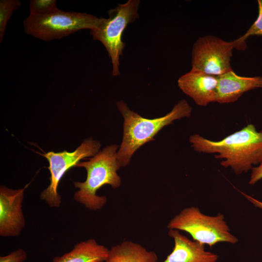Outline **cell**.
Listing matches in <instances>:
<instances>
[{
    "label": "cell",
    "instance_id": "15",
    "mask_svg": "<svg viewBox=\"0 0 262 262\" xmlns=\"http://www.w3.org/2000/svg\"><path fill=\"white\" fill-rule=\"evenodd\" d=\"M21 6L18 0H0V43L3 40L7 23L14 12Z\"/></svg>",
    "mask_w": 262,
    "mask_h": 262
},
{
    "label": "cell",
    "instance_id": "14",
    "mask_svg": "<svg viewBox=\"0 0 262 262\" xmlns=\"http://www.w3.org/2000/svg\"><path fill=\"white\" fill-rule=\"evenodd\" d=\"M153 251L130 240L124 241L111 247L105 262H158Z\"/></svg>",
    "mask_w": 262,
    "mask_h": 262
},
{
    "label": "cell",
    "instance_id": "6",
    "mask_svg": "<svg viewBox=\"0 0 262 262\" xmlns=\"http://www.w3.org/2000/svg\"><path fill=\"white\" fill-rule=\"evenodd\" d=\"M140 3L139 0H128L118 4L108 11L109 17H103L98 28L90 31L93 39L100 42L105 48L111 60L114 76L120 75V57L125 46L123 33L129 24L139 18Z\"/></svg>",
    "mask_w": 262,
    "mask_h": 262
},
{
    "label": "cell",
    "instance_id": "8",
    "mask_svg": "<svg viewBox=\"0 0 262 262\" xmlns=\"http://www.w3.org/2000/svg\"><path fill=\"white\" fill-rule=\"evenodd\" d=\"M234 48V41L211 35L199 37L193 46L191 70L215 76L232 70L230 59Z\"/></svg>",
    "mask_w": 262,
    "mask_h": 262
},
{
    "label": "cell",
    "instance_id": "12",
    "mask_svg": "<svg viewBox=\"0 0 262 262\" xmlns=\"http://www.w3.org/2000/svg\"><path fill=\"white\" fill-rule=\"evenodd\" d=\"M218 83L215 102L220 104L235 102L245 93L262 88V77H244L231 70L217 76Z\"/></svg>",
    "mask_w": 262,
    "mask_h": 262
},
{
    "label": "cell",
    "instance_id": "10",
    "mask_svg": "<svg viewBox=\"0 0 262 262\" xmlns=\"http://www.w3.org/2000/svg\"><path fill=\"white\" fill-rule=\"evenodd\" d=\"M218 83L217 76L192 70L178 80L180 89L200 106L215 102Z\"/></svg>",
    "mask_w": 262,
    "mask_h": 262
},
{
    "label": "cell",
    "instance_id": "16",
    "mask_svg": "<svg viewBox=\"0 0 262 262\" xmlns=\"http://www.w3.org/2000/svg\"><path fill=\"white\" fill-rule=\"evenodd\" d=\"M258 4L257 18L244 35L234 40L236 49H245L246 47V41L249 36L255 35L262 36V0H258Z\"/></svg>",
    "mask_w": 262,
    "mask_h": 262
},
{
    "label": "cell",
    "instance_id": "19",
    "mask_svg": "<svg viewBox=\"0 0 262 262\" xmlns=\"http://www.w3.org/2000/svg\"><path fill=\"white\" fill-rule=\"evenodd\" d=\"M262 179V160L257 166H254L251 169L250 179L248 183L254 185Z\"/></svg>",
    "mask_w": 262,
    "mask_h": 262
},
{
    "label": "cell",
    "instance_id": "9",
    "mask_svg": "<svg viewBox=\"0 0 262 262\" xmlns=\"http://www.w3.org/2000/svg\"><path fill=\"white\" fill-rule=\"evenodd\" d=\"M26 187L18 189L0 186V235L19 236L25 226L22 210Z\"/></svg>",
    "mask_w": 262,
    "mask_h": 262
},
{
    "label": "cell",
    "instance_id": "2",
    "mask_svg": "<svg viewBox=\"0 0 262 262\" xmlns=\"http://www.w3.org/2000/svg\"><path fill=\"white\" fill-rule=\"evenodd\" d=\"M116 106L124 118L122 142L117 155L121 167L127 166L136 151L146 143L154 140L155 136L165 126L176 120L189 117L192 108L183 99L163 116L149 119L131 110L123 100L116 103Z\"/></svg>",
    "mask_w": 262,
    "mask_h": 262
},
{
    "label": "cell",
    "instance_id": "17",
    "mask_svg": "<svg viewBox=\"0 0 262 262\" xmlns=\"http://www.w3.org/2000/svg\"><path fill=\"white\" fill-rule=\"evenodd\" d=\"M55 0H31L29 10L30 16H40L46 15L56 9Z\"/></svg>",
    "mask_w": 262,
    "mask_h": 262
},
{
    "label": "cell",
    "instance_id": "20",
    "mask_svg": "<svg viewBox=\"0 0 262 262\" xmlns=\"http://www.w3.org/2000/svg\"><path fill=\"white\" fill-rule=\"evenodd\" d=\"M242 194L251 203H252L256 207L261 209L262 210V202L260 201L256 198L246 195L243 192H241Z\"/></svg>",
    "mask_w": 262,
    "mask_h": 262
},
{
    "label": "cell",
    "instance_id": "5",
    "mask_svg": "<svg viewBox=\"0 0 262 262\" xmlns=\"http://www.w3.org/2000/svg\"><path fill=\"white\" fill-rule=\"evenodd\" d=\"M167 227L185 231L193 240L210 247L220 242L233 244L238 240L231 233L223 214L207 215L194 206L182 210L170 220Z\"/></svg>",
    "mask_w": 262,
    "mask_h": 262
},
{
    "label": "cell",
    "instance_id": "18",
    "mask_svg": "<svg viewBox=\"0 0 262 262\" xmlns=\"http://www.w3.org/2000/svg\"><path fill=\"white\" fill-rule=\"evenodd\" d=\"M26 252L19 248L9 254L0 257V262H24L27 259Z\"/></svg>",
    "mask_w": 262,
    "mask_h": 262
},
{
    "label": "cell",
    "instance_id": "7",
    "mask_svg": "<svg viewBox=\"0 0 262 262\" xmlns=\"http://www.w3.org/2000/svg\"><path fill=\"white\" fill-rule=\"evenodd\" d=\"M100 147L98 141L89 138L84 140L74 151H49L42 154L49 163L50 183L41 193L40 199L50 207H60L62 197L58 192V187L62 177L70 168L76 166L81 160L96 155L100 151Z\"/></svg>",
    "mask_w": 262,
    "mask_h": 262
},
{
    "label": "cell",
    "instance_id": "1",
    "mask_svg": "<svg viewBox=\"0 0 262 262\" xmlns=\"http://www.w3.org/2000/svg\"><path fill=\"white\" fill-rule=\"evenodd\" d=\"M189 142L196 152L215 154V159L222 160V166L230 167L236 175L251 170L262 160V130L258 131L252 124L219 141L195 134Z\"/></svg>",
    "mask_w": 262,
    "mask_h": 262
},
{
    "label": "cell",
    "instance_id": "4",
    "mask_svg": "<svg viewBox=\"0 0 262 262\" xmlns=\"http://www.w3.org/2000/svg\"><path fill=\"white\" fill-rule=\"evenodd\" d=\"M103 18L57 8L43 16L29 15L23 21V27L25 33L47 41L61 39L81 30H95L98 28Z\"/></svg>",
    "mask_w": 262,
    "mask_h": 262
},
{
    "label": "cell",
    "instance_id": "11",
    "mask_svg": "<svg viewBox=\"0 0 262 262\" xmlns=\"http://www.w3.org/2000/svg\"><path fill=\"white\" fill-rule=\"evenodd\" d=\"M174 246L170 254L162 262H216L218 256L207 251L205 245L191 240L179 230L169 229Z\"/></svg>",
    "mask_w": 262,
    "mask_h": 262
},
{
    "label": "cell",
    "instance_id": "3",
    "mask_svg": "<svg viewBox=\"0 0 262 262\" xmlns=\"http://www.w3.org/2000/svg\"><path fill=\"white\" fill-rule=\"evenodd\" d=\"M119 147L116 144L107 146L88 161L80 162L76 166L84 168L87 176L83 182H73L78 189L73 198L89 210H99L107 203L105 196L97 195L102 186L108 184L115 189L121 185V178L117 174L121 167L117 155Z\"/></svg>",
    "mask_w": 262,
    "mask_h": 262
},
{
    "label": "cell",
    "instance_id": "13",
    "mask_svg": "<svg viewBox=\"0 0 262 262\" xmlns=\"http://www.w3.org/2000/svg\"><path fill=\"white\" fill-rule=\"evenodd\" d=\"M110 249L89 239L77 243L73 249L61 256H56L53 262H105Z\"/></svg>",
    "mask_w": 262,
    "mask_h": 262
}]
</instances>
